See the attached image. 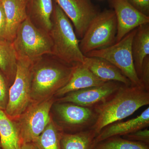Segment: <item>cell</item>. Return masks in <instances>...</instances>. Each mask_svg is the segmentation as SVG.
Wrapping results in <instances>:
<instances>
[{"label": "cell", "mask_w": 149, "mask_h": 149, "mask_svg": "<svg viewBox=\"0 0 149 149\" xmlns=\"http://www.w3.org/2000/svg\"><path fill=\"white\" fill-rule=\"evenodd\" d=\"M149 104V91L141 86L122 85L104 101L93 107L97 119L92 126L97 135L104 127L130 116Z\"/></svg>", "instance_id": "1"}, {"label": "cell", "mask_w": 149, "mask_h": 149, "mask_svg": "<svg viewBox=\"0 0 149 149\" xmlns=\"http://www.w3.org/2000/svg\"><path fill=\"white\" fill-rule=\"evenodd\" d=\"M45 56L32 66L31 97L32 102L54 97L70 79L74 65L61 61L52 55Z\"/></svg>", "instance_id": "2"}, {"label": "cell", "mask_w": 149, "mask_h": 149, "mask_svg": "<svg viewBox=\"0 0 149 149\" xmlns=\"http://www.w3.org/2000/svg\"><path fill=\"white\" fill-rule=\"evenodd\" d=\"M52 21V27L49 32L53 42L52 55L70 65L83 63L85 56L80 50V40L72 23L55 2Z\"/></svg>", "instance_id": "3"}, {"label": "cell", "mask_w": 149, "mask_h": 149, "mask_svg": "<svg viewBox=\"0 0 149 149\" xmlns=\"http://www.w3.org/2000/svg\"><path fill=\"white\" fill-rule=\"evenodd\" d=\"M12 44L17 59L32 63L52 52L49 33L37 27L28 17L19 27Z\"/></svg>", "instance_id": "4"}, {"label": "cell", "mask_w": 149, "mask_h": 149, "mask_svg": "<svg viewBox=\"0 0 149 149\" xmlns=\"http://www.w3.org/2000/svg\"><path fill=\"white\" fill-rule=\"evenodd\" d=\"M117 20L113 10L100 12L94 18L80 40L79 47L85 55L95 50L104 49L116 43Z\"/></svg>", "instance_id": "5"}, {"label": "cell", "mask_w": 149, "mask_h": 149, "mask_svg": "<svg viewBox=\"0 0 149 149\" xmlns=\"http://www.w3.org/2000/svg\"><path fill=\"white\" fill-rule=\"evenodd\" d=\"M136 30L137 28L133 29L112 45L91 51L86 54L85 56L105 59L120 70L132 85L143 86L135 69L132 55V42Z\"/></svg>", "instance_id": "6"}, {"label": "cell", "mask_w": 149, "mask_h": 149, "mask_svg": "<svg viewBox=\"0 0 149 149\" xmlns=\"http://www.w3.org/2000/svg\"><path fill=\"white\" fill-rule=\"evenodd\" d=\"M32 63L17 60L13 83L9 89L8 103L5 112L8 117L16 120L32 103L31 97Z\"/></svg>", "instance_id": "7"}, {"label": "cell", "mask_w": 149, "mask_h": 149, "mask_svg": "<svg viewBox=\"0 0 149 149\" xmlns=\"http://www.w3.org/2000/svg\"><path fill=\"white\" fill-rule=\"evenodd\" d=\"M55 102L54 97L42 101L32 102L15 120L17 123L22 144L33 142L52 118L51 110Z\"/></svg>", "instance_id": "8"}, {"label": "cell", "mask_w": 149, "mask_h": 149, "mask_svg": "<svg viewBox=\"0 0 149 149\" xmlns=\"http://www.w3.org/2000/svg\"><path fill=\"white\" fill-rule=\"evenodd\" d=\"M59 126L64 132L75 133L90 129L95 122L97 114L93 107L68 102H55L52 106Z\"/></svg>", "instance_id": "9"}, {"label": "cell", "mask_w": 149, "mask_h": 149, "mask_svg": "<svg viewBox=\"0 0 149 149\" xmlns=\"http://www.w3.org/2000/svg\"><path fill=\"white\" fill-rule=\"evenodd\" d=\"M72 22L77 37L81 38L100 13L91 0H54Z\"/></svg>", "instance_id": "10"}, {"label": "cell", "mask_w": 149, "mask_h": 149, "mask_svg": "<svg viewBox=\"0 0 149 149\" xmlns=\"http://www.w3.org/2000/svg\"><path fill=\"white\" fill-rule=\"evenodd\" d=\"M121 84L114 81L105 82L102 85L73 91L55 99V102H68L80 106L94 107L114 94Z\"/></svg>", "instance_id": "11"}, {"label": "cell", "mask_w": 149, "mask_h": 149, "mask_svg": "<svg viewBox=\"0 0 149 149\" xmlns=\"http://www.w3.org/2000/svg\"><path fill=\"white\" fill-rule=\"evenodd\" d=\"M117 20L116 43L143 24L149 23V16L139 12L126 0H110Z\"/></svg>", "instance_id": "12"}, {"label": "cell", "mask_w": 149, "mask_h": 149, "mask_svg": "<svg viewBox=\"0 0 149 149\" xmlns=\"http://www.w3.org/2000/svg\"><path fill=\"white\" fill-rule=\"evenodd\" d=\"M149 126V107H148L135 118L123 122L117 121L107 125L96 136V143H98L113 136H124Z\"/></svg>", "instance_id": "13"}, {"label": "cell", "mask_w": 149, "mask_h": 149, "mask_svg": "<svg viewBox=\"0 0 149 149\" xmlns=\"http://www.w3.org/2000/svg\"><path fill=\"white\" fill-rule=\"evenodd\" d=\"M6 19L5 38L12 42L22 23L28 17L27 0H1Z\"/></svg>", "instance_id": "14"}, {"label": "cell", "mask_w": 149, "mask_h": 149, "mask_svg": "<svg viewBox=\"0 0 149 149\" xmlns=\"http://www.w3.org/2000/svg\"><path fill=\"white\" fill-rule=\"evenodd\" d=\"M105 83L96 77L84 63H77L74 65L68 83L58 90L54 97H60L70 92L99 86Z\"/></svg>", "instance_id": "15"}, {"label": "cell", "mask_w": 149, "mask_h": 149, "mask_svg": "<svg viewBox=\"0 0 149 149\" xmlns=\"http://www.w3.org/2000/svg\"><path fill=\"white\" fill-rule=\"evenodd\" d=\"M83 63L96 77L104 82L114 81L127 86L133 85L120 70L105 59L85 56Z\"/></svg>", "instance_id": "16"}, {"label": "cell", "mask_w": 149, "mask_h": 149, "mask_svg": "<svg viewBox=\"0 0 149 149\" xmlns=\"http://www.w3.org/2000/svg\"><path fill=\"white\" fill-rule=\"evenodd\" d=\"M54 4L53 0H27V16L37 27L49 32Z\"/></svg>", "instance_id": "17"}, {"label": "cell", "mask_w": 149, "mask_h": 149, "mask_svg": "<svg viewBox=\"0 0 149 149\" xmlns=\"http://www.w3.org/2000/svg\"><path fill=\"white\" fill-rule=\"evenodd\" d=\"M0 144L3 149H20L22 143L16 120L0 110Z\"/></svg>", "instance_id": "18"}, {"label": "cell", "mask_w": 149, "mask_h": 149, "mask_svg": "<svg viewBox=\"0 0 149 149\" xmlns=\"http://www.w3.org/2000/svg\"><path fill=\"white\" fill-rule=\"evenodd\" d=\"M132 52L134 66L140 79L143 62L149 56V23L137 28L132 42Z\"/></svg>", "instance_id": "19"}, {"label": "cell", "mask_w": 149, "mask_h": 149, "mask_svg": "<svg viewBox=\"0 0 149 149\" xmlns=\"http://www.w3.org/2000/svg\"><path fill=\"white\" fill-rule=\"evenodd\" d=\"M97 134L92 128L75 133H63L61 140V149H97Z\"/></svg>", "instance_id": "20"}, {"label": "cell", "mask_w": 149, "mask_h": 149, "mask_svg": "<svg viewBox=\"0 0 149 149\" xmlns=\"http://www.w3.org/2000/svg\"><path fill=\"white\" fill-rule=\"evenodd\" d=\"M17 59L12 42L0 41V71L6 77L10 86L16 74Z\"/></svg>", "instance_id": "21"}, {"label": "cell", "mask_w": 149, "mask_h": 149, "mask_svg": "<svg viewBox=\"0 0 149 149\" xmlns=\"http://www.w3.org/2000/svg\"><path fill=\"white\" fill-rule=\"evenodd\" d=\"M64 131L52 118L34 143L38 149H61V140Z\"/></svg>", "instance_id": "22"}, {"label": "cell", "mask_w": 149, "mask_h": 149, "mask_svg": "<svg viewBox=\"0 0 149 149\" xmlns=\"http://www.w3.org/2000/svg\"><path fill=\"white\" fill-rule=\"evenodd\" d=\"M149 145L113 136L97 143V149H149Z\"/></svg>", "instance_id": "23"}, {"label": "cell", "mask_w": 149, "mask_h": 149, "mask_svg": "<svg viewBox=\"0 0 149 149\" xmlns=\"http://www.w3.org/2000/svg\"><path fill=\"white\" fill-rule=\"evenodd\" d=\"M9 86L6 77L0 71V110L4 111L8 103Z\"/></svg>", "instance_id": "24"}, {"label": "cell", "mask_w": 149, "mask_h": 149, "mask_svg": "<svg viewBox=\"0 0 149 149\" xmlns=\"http://www.w3.org/2000/svg\"><path fill=\"white\" fill-rule=\"evenodd\" d=\"M122 138L149 145V130L148 128H144L122 136Z\"/></svg>", "instance_id": "25"}, {"label": "cell", "mask_w": 149, "mask_h": 149, "mask_svg": "<svg viewBox=\"0 0 149 149\" xmlns=\"http://www.w3.org/2000/svg\"><path fill=\"white\" fill-rule=\"evenodd\" d=\"M140 79L142 86L149 91V56L143 62Z\"/></svg>", "instance_id": "26"}, {"label": "cell", "mask_w": 149, "mask_h": 149, "mask_svg": "<svg viewBox=\"0 0 149 149\" xmlns=\"http://www.w3.org/2000/svg\"><path fill=\"white\" fill-rule=\"evenodd\" d=\"M143 14L149 16V0H126Z\"/></svg>", "instance_id": "27"}, {"label": "cell", "mask_w": 149, "mask_h": 149, "mask_svg": "<svg viewBox=\"0 0 149 149\" xmlns=\"http://www.w3.org/2000/svg\"><path fill=\"white\" fill-rule=\"evenodd\" d=\"M6 19L4 10L0 1V41H6L5 38Z\"/></svg>", "instance_id": "28"}, {"label": "cell", "mask_w": 149, "mask_h": 149, "mask_svg": "<svg viewBox=\"0 0 149 149\" xmlns=\"http://www.w3.org/2000/svg\"><path fill=\"white\" fill-rule=\"evenodd\" d=\"M20 149H38V148L34 143L31 142V143L22 144Z\"/></svg>", "instance_id": "29"}, {"label": "cell", "mask_w": 149, "mask_h": 149, "mask_svg": "<svg viewBox=\"0 0 149 149\" xmlns=\"http://www.w3.org/2000/svg\"><path fill=\"white\" fill-rule=\"evenodd\" d=\"M0 149H3L2 148L1 146V144H0Z\"/></svg>", "instance_id": "30"}, {"label": "cell", "mask_w": 149, "mask_h": 149, "mask_svg": "<svg viewBox=\"0 0 149 149\" xmlns=\"http://www.w3.org/2000/svg\"><path fill=\"white\" fill-rule=\"evenodd\" d=\"M0 1H1V0H0Z\"/></svg>", "instance_id": "31"}]
</instances>
